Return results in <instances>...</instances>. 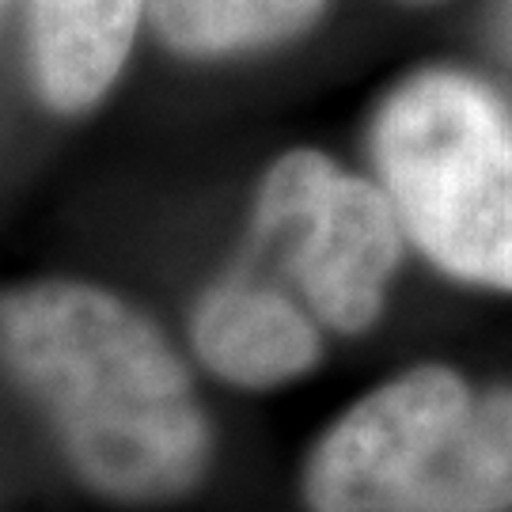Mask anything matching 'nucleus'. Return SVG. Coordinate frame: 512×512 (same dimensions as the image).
Masks as SVG:
<instances>
[{"instance_id":"423d86ee","label":"nucleus","mask_w":512,"mask_h":512,"mask_svg":"<svg viewBox=\"0 0 512 512\" xmlns=\"http://www.w3.org/2000/svg\"><path fill=\"white\" fill-rule=\"evenodd\" d=\"M148 0H27V80L57 118H88L137 50Z\"/></svg>"},{"instance_id":"1a4fd4ad","label":"nucleus","mask_w":512,"mask_h":512,"mask_svg":"<svg viewBox=\"0 0 512 512\" xmlns=\"http://www.w3.org/2000/svg\"><path fill=\"white\" fill-rule=\"evenodd\" d=\"M4 4H8V0H0V8H4Z\"/></svg>"},{"instance_id":"0eeeda50","label":"nucleus","mask_w":512,"mask_h":512,"mask_svg":"<svg viewBox=\"0 0 512 512\" xmlns=\"http://www.w3.org/2000/svg\"><path fill=\"white\" fill-rule=\"evenodd\" d=\"M330 0H148L152 35L190 65H224L308 35Z\"/></svg>"},{"instance_id":"6e6552de","label":"nucleus","mask_w":512,"mask_h":512,"mask_svg":"<svg viewBox=\"0 0 512 512\" xmlns=\"http://www.w3.org/2000/svg\"><path fill=\"white\" fill-rule=\"evenodd\" d=\"M406 512H512V387H478Z\"/></svg>"},{"instance_id":"7ed1b4c3","label":"nucleus","mask_w":512,"mask_h":512,"mask_svg":"<svg viewBox=\"0 0 512 512\" xmlns=\"http://www.w3.org/2000/svg\"><path fill=\"white\" fill-rule=\"evenodd\" d=\"M239 251L281 277L330 338H365L395 300L410 243L372 175L296 145L262 167Z\"/></svg>"},{"instance_id":"f257e3e1","label":"nucleus","mask_w":512,"mask_h":512,"mask_svg":"<svg viewBox=\"0 0 512 512\" xmlns=\"http://www.w3.org/2000/svg\"><path fill=\"white\" fill-rule=\"evenodd\" d=\"M0 395L95 512H186L220 475L217 395L171 311L107 277L0 281Z\"/></svg>"},{"instance_id":"f03ea898","label":"nucleus","mask_w":512,"mask_h":512,"mask_svg":"<svg viewBox=\"0 0 512 512\" xmlns=\"http://www.w3.org/2000/svg\"><path fill=\"white\" fill-rule=\"evenodd\" d=\"M372 179L440 277L512 293V107L482 76L425 65L368 118Z\"/></svg>"},{"instance_id":"20e7f679","label":"nucleus","mask_w":512,"mask_h":512,"mask_svg":"<svg viewBox=\"0 0 512 512\" xmlns=\"http://www.w3.org/2000/svg\"><path fill=\"white\" fill-rule=\"evenodd\" d=\"M478 387L448 361H414L365 387L296 463L304 512H406Z\"/></svg>"},{"instance_id":"39448f33","label":"nucleus","mask_w":512,"mask_h":512,"mask_svg":"<svg viewBox=\"0 0 512 512\" xmlns=\"http://www.w3.org/2000/svg\"><path fill=\"white\" fill-rule=\"evenodd\" d=\"M194 372L213 395L274 399L327 361V330L304 300L243 251L205 270L171 311Z\"/></svg>"}]
</instances>
